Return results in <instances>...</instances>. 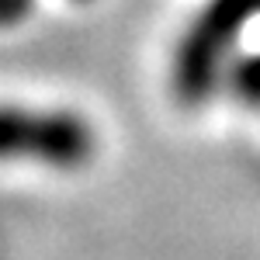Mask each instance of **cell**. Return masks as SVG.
Here are the masks:
<instances>
[{"mask_svg":"<svg viewBox=\"0 0 260 260\" xmlns=\"http://www.w3.org/2000/svg\"><path fill=\"white\" fill-rule=\"evenodd\" d=\"M98 149L90 121L73 111L0 108V160H31L52 170H80Z\"/></svg>","mask_w":260,"mask_h":260,"instance_id":"2","label":"cell"},{"mask_svg":"<svg viewBox=\"0 0 260 260\" xmlns=\"http://www.w3.org/2000/svg\"><path fill=\"white\" fill-rule=\"evenodd\" d=\"M253 18H260V0H212L191 21L174 52L170 73L174 94L184 104H201L219 87L222 73L233 66L236 42Z\"/></svg>","mask_w":260,"mask_h":260,"instance_id":"1","label":"cell"},{"mask_svg":"<svg viewBox=\"0 0 260 260\" xmlns=\"http://www.w3.org/2000/svg\"><path fill=\"white\" fill-rule=\"evenodd\" d=\"M229 77H233V90L250 104H260V56H246V59L233 62L229 66Z\"/></svg>","mask_w":260,"mask_h":260,"instance_id":"3","label":"cell"},{"mask_svg":"<svg viewBox=\"0 0 260 260\" xmlns=\"http://www.w3.org/2000/svg\"><path fill=\"white\" fill-rule=\"evenodd\" d=\"M31 4H35V0H0V28L18 24V21L31 11Z\"/></svg>","mask_w":260,"mask_h":260,"instance_id":"4","label":"cell"}]
</instances>
